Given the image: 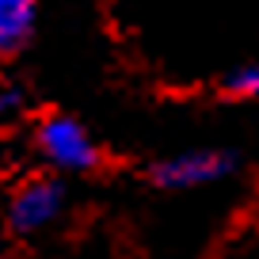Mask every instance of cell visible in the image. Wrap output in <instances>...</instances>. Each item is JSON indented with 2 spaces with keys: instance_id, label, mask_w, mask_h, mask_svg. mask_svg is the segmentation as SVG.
Masks as SVG:
<instances>
[{
  "instance_id": "cell-4",
  "label": "cell",
  "mask_w": 259,
  "mask_h": 259,
  "mask_svg": "<svg viewBox=\"0 0 259 259\" xmlns=\"http://www.w3.org/2000/svg\"><path fill=\"white\" fill-rule=\"evenodd\" d=\"M38 27V0H0V57L23 54Z\"/></svg>"
},
{
  "instance_id": "cell-1",
  "label": "cell",
  "mask_w": 259,
  "mask_h": 259,
  "mask_svg": "<svg viewBox=\"0 0 259 259\" xmlns=\"http://www.w3.org/2000/svg\"><path fill=\"white\" fill-rule=\"evenodd\" d=\"M34 145H38L42 160L57 171H92L99 164V149L92 141V134L69 114L42 118L38 134H34Z\"/></svg>"
},
{
  "instance_id": "cell-5",
  "label": "cell",
  "mask_w": 259,
  "mask_h": 259,
  "mask_svg": "<svg viewBox=\"0 0 259 259\" xmlns=\"http://www.w3.org/2000/svg\"><path fill=\"white\" fill-rule=\"evenodd\" d=\"M225 92L236 99H259V61L236 65L233 73L225 76Z\"/></svg>"
},
{
  "instance_id": "cell-3",
  "label": "cell",
  "mask_w": 259,
  "mask_h": 259,
  "mask_svg": "<svg viewBox=\"0 0 259 259\" xmlns=\"http://www.w3.org/2000/svg\"><path fill=\"white\" fill-rule=\"evenodd\" d=\"M65 210V187L57 179H31L16 191L8 206V221L16 233L31 236V233H42L46 225H54Z\"/></svg>"
},
{
  "instance_id": "cell-6",
  "label": "cell",
  "mask_w": 259,
  "mask_h": 259,
  "mask_svg": "<svg viewBox=\"0 0 259 259\" xmlns=\"http://www.w3.org/2000/svg\"><path fill=\"white\" fill-rule=\"evenodd\" d=\"M23 107V92L19 88H0V114H16Z\"/></svg>"
},
{
  "instance_id": "cell-2",
  "label": "cell",
  "mask_w": 259,
  "mask_h": 259,
  "mask_svg": "<svg viewBox=\"0 0 259 259\" xmlns=\"http://www.w3.org/2000/svg\"><path fill=\"white\" fill-rule=\"evenodd\" d=\"M233 168L236 160L225 149H187V153H176L156 164L153 183L164 191H194V187H210L218 179H225Z\"/></svg>"
}]
</instances>
